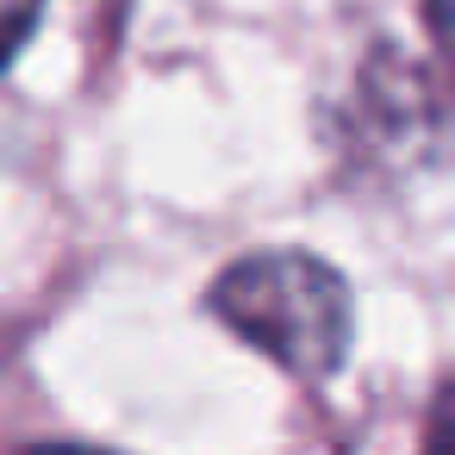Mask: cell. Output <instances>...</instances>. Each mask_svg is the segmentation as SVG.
<instances>
[{
  "instance_id": "cell-1",
  "label": "cell",
  "mask_w": 455,
  "mask_h": 455,
  "mask_svg": "<svg viewBox=\"0 0 455 455\" xmlns=\"http://www.w3.org/2000/svg\"><path fill=\"white\" fill-rule=\"evenodd\" d=\"M206 312L306 387H318L343 368L349 331H355L349 281L306 250H256V256L231 262L212 281Z\"/></svg>"
},
{
  "instance_id": "cell-2",
  "label": "cell",
  "mask_w": 455,
  "mask_h": 455,
  "mask_svg": "<svg viewBox=\"0 0 455 455\" xmlns=\"http://www.w3.org/2000/svg\"><path fill=\"white\" fill-rule=\"evenodd\" d=\"M38 13H44V0H0V69H7V63L26 51Z\"/></svg>"
},
{
  "instance_id": "cell-3",
  "label": "cell",
  "mask_w": 455,
  "mask_h": 455,
  "mask_svg": "<svg viewBox=\"0 0 455 455\" xmlns=\"http://www.w3.org/2000/svg\"><path fill=\"white\" fill-rule=\"evenodd\" d=\"M424 455H455V374L436 387L430 418H424Z\"/></svg>"
},
{
  "instance_id": "cell-4",
  "label": "cell",
  "mask_w": 455,
  "mask_h": 455,
  "mask_svg": "<svg viewBox=\"0 0 455 455\" xmlns=\"http://www.w3.org/2000/svg\"><path fill=\"white\" fill-rule=\"evenodd\" d=\"M424 13H430V32H436V44L455 57V0H424Z\"/></svg>"
},
{
  "instance_id": "cell-5",
  "label": "cell",
  "mask_w": 455,
  "mask_h": 455,
  "mask_svg": "<svg viewBox=\"0 0 455 455\" xmlns=\"http://www.w3.org/2000/svg\"><path fill=\"white\" fill-rule=\"evenodd\" d=\"M32 455H100V449H32Z\"/></svg>"
}]
</instances>
